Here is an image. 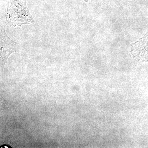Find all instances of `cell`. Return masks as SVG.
Returning a JSON list of instances; mask_svg holds the SVG:
<instances>
[{"label":"cell","instance_id":"cell-1","mask_svg":"<svg viewBox=\"0 0 148 148\" xmlns=\"http://www.w3.org/2000/svg\"><path fill=\"white\" fill-rule=\"evenodd\" d=\"M6 20L10 27H21L25 24L35 23L27 5L26 0H7Z\"/></svg>","mask_w":148,"mask_h":148},{"label":"cell","instance_id":"cell-2","mask_svg":"<svg viewBox=\"0 0 148 148\" xmlns=\"http://www.w3.org/2000/svg\"><path fill=\"white\" fill-rule=\"evenodd\" d=\"M5 24L0 19V76L3 72L9 57L17 50V43L8 37L6 33Z\"/></svg>","mask_w":148,"mask_h":148},{"label":"cell","instance_id":"cell-3","mask_svg":"<svg viewBox=\"0 0 148 148\" xmlns=\"http://www.w3.org/2000/svg\"><path fill=\"white\" fill-rule=\"evenodd\" d=\"M87 1H88V0H87Z\"/></svg>","mask_w":148,"mask_h":148}]
</instances>
